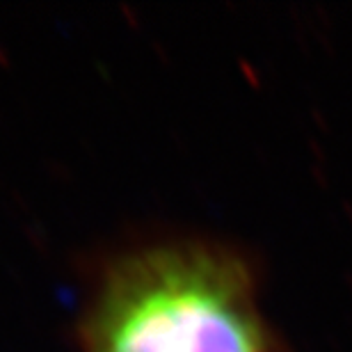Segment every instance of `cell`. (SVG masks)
I'll list each match as a JSON object with an SVG mask.
<instances>
[{"label":"cell","instance_id":"obj_1","mask_svg":"<svg viewBox=\"0 0 352 352\" xmlns=\"http://www.w3.org/2000/svg\"><path fill=\"white\" fill-rule=\"evenodd\" d=\"M91 352H263V336L241 267L206 250L165 248L110 277Z\"/></svg>","mask_w":352,"mask_h":352}]
</instances>
